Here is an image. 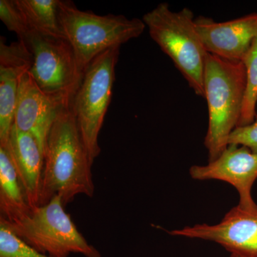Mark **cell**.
Returning <instances> with one entry per match:
<instances>
[{"mask_svg":"<svg viewBox=\"0 0 257 257\" xmlns=\"http://www.w3.org/2000/svg\"><path fill=\"white\" fill-rule=\"evenodd\" d=\"M175 236L214 241L241 257H257V207L243 209L239 205L226 213L220 222L214 225L196 224L172 230Z\"/></svg>","mask_w":257,"mask_h":257,"instance_id":"cell-8","label":"cell"},{"mask_svg":"<svg viewBox=\"0 0 257 257\" xmlns=\"http://www.w3.org/2000/svg\"><path fill=\"white\" fill-rule=\"evenodd\" d=\"M16 1L32 31L45 36L66 39L59 20L60 0Z\"/></svg>","mask_w":257,"mask_h":257,"instance_id":"cell-15","label":"cell"},{"mask_svg":"<svg viewBox=\"0 0 257 257\" xmlns=\"http://www.w3.org/2000/svg\"><path fill=\"white\" fill-rule=\"evenodd\" d=\"M198 181L219 180L231 184L239 194L238 205L243 209L257 207L251 189L257 179V152L247 147L229 145L215 160L206 165H194L189 170Z\"/></svg>","mask_w":257,"mask_h":257,"instance_id":"cell-9","label":"cell"},{"mask_svg":"<svg viewBox=\"0 0 257 257\" xmlns=\"http://www.w3.org/2000/svg\"><path fill=\"white\" fill-rule=\"evenodd\" d=\"M92 165L71 104L64 106L47 138L40 206L55 195L64 207L79 194L92 197Z\"/></svg>","mask_w":257,"mask_h":257,"instance_id":"cell-1","label":"cell"},{"mask_svg":"<svg viewBox=\"0 0 257 257\" xmlns=\"http://www.w3.org/2000/svg\"><path fill=\"white\" fill-rule=\"evenodd\" d=\"M231 257H241V256H237V255L231 254Z\"/></svg>","mask_w":257,"mask_h":257,"instance_id":"cell-20","label":"cell"},{"mask_svg":"<svg viewBox=\"0 0 257 257\" xmlns=\"http://www.w3.org/2000/svg\"><path fill=\"white\" fill-rule=\"evenodd\" d=\"M195 25L208 53L234 62H242L257 37V13L224 23L200 16Z\"/></svg>","mask_w":257,"mask_h":257,"instance_id":"cell-11","label":"cell"},{"mask_svg":"<svg viewBox=\"0 0 257 257\" xmlns=\"http://www.w3.org/2000/svg\"><path fill=\"white\" fill-rule=\"evenodd\" d=\"M0 257H52L37 251L8 227L0 217Z\"/></svg>","mask_w":257,"mask_h":257,"instance_id":"cell-17","label":"cell"},{"mask_svg":"<svg viewBox=\"0 0 257 257\" xmlns=\"http://www.w3.org/2000/svg\"><path fill=\"white\" fill-rule=\"evenodd\" d=\"M246 83V68L242 62L226 60L208 53L204 87L209 123L204 145L209 162L215 160L227 147L230 135L237 127Z\"/></svg>","mask_w":257,"mask_h":257,"instance_id":"cell-2","label":"cell"},{"mask_svg":"<svg viewBox=\"0 0 257 257\" xmlns=\"http://www.w3.org/2000/svg\"><path fill=\"white\" fill-rule=\"evenodd\" d=\"M25 44L32 55L30 72L39 87L48 95L72 104L81 80L69 42L32 31Z\"/></svg>","mask_w":257,"mask_h":257,"instance_id":"cell-7","label":"cell"},{"mask_svg":"<svg viewBox=\"0 0 257 257\" xmlns=\"http://www.w3.org/2000/svg\"><path fill=\"white\" fill-rule=\"evenodd\" d=\"M119 48L106 51L91 62L71 104L92 165L101 153L99 135L112 96Z\"/></svg>","mask_w":257,"mask_h":257,"instance_id":"cell-6","label":"cell"},{"mask_svg":"<svg viewBox=\"0 0 257 257\" xmlns=\"http://www.w3.org/2000/svg\"><path fill=\"white\" fill-rule=\"evenodd\" d=\"M0 19L9 31L16 34L19 41L27 42L32 30L16 0L0 1Z\"/></svg>","mask_w":257,"mask_h":257,"instance_id":"cell-18","label":"cell"},{"mask_svg":"<svg viewBox=\"0 0 257 257\" xmlns=\"http://www.w3.org/2000/svg\"><path fill=\"white\" fill-rule=\"evenodd\" d=\"M58 11L61 28L73 50L81 81L98 56L138 38L146 28L143 20L82 11L71 1L60 0Z\"/></svg>","mask_w":257,"mask_h":257,"instance_id":"cell-3","label":"cell"},{"mask_svg":"<svg viewBox=\"0 0 257 257\" xmlns=\"http://www.w3.org/2000/svg\"><path fill=\"white\" fill-rule=\"evenodd\" d=\"M229 145L244 146L253 152H257V114L251 124L235 128L230 135Z\"/></svg>","mask_w":257,"mask_h":257,"instance_id":"cell-19","label":"cell"},{"mask_svg":"<svg viewBox=\"0 0 257 257\" xmlns=\"http://www.w3.org/2000/svg\"><path fill=\"white\" fill-rule=\"evenodd\" d=\"M152 40L170 57L175 67L198 96L204 97V69L207 51L196 28L189 8L173 12L160 3L143 16Z\"/></svg>","mask_w":257,"mask_h":257,"instance_id":"cell-4","label":"cell"},{"mask_svg":"<svg viewBox=\"0 0 257 257\" xmlns=\"http://www.w3.org/2000/svg\"><path fill=\"white\" fill-rule=\"evenodd\" d=\"M69 104L44 92L29 71L19 87L13 124L35 137L45 155L51 128L60 111Z\"/></svg>","mask_w":257,"mask_h":257,"instance_id":"cell-10","label":"cell"},{"mask_svg":"<svg viewBox=\"0 0 257 257\" xmlns=\"http://www.w3.org/2000/svg\"><path fill=\"white\" fill-rule=\"evenodd\" d=\"M32 55L23 42L0 40V146L8 143L20 82L31 69Z\"/></svg>","mask_w":257,"mask_h":257,"instance_id":"cell-12","label":"cell"},{"mask_svg":"<svg viewBox=\"0 0 257 257\" xmlns=\"http://www.w3.org/2000/svg\"><path fill=\"white\" fill-rule=\"evenodd\" d=\"M3 147V146H2ZM6 147L32 210L40 207L45 155L35 137L11 128Z\"/></svg>","mask_w":257,"mask_h":257,"instance_id":"cell-13","label":"cell"},{"mask_svg":"<svg viewBox=\"0 0 257 257\" xmlns=\"http://www.w3.org/2000/svg\"><path fill=\"white\" fill-rule=\"evenodd\" d=\"M242 62L246 68V90L237 127L253 123L257 114V37Z\"/></svg>","mask_w":257,"mask_h":257,"instance_id":"cell-16","label":"cell"},{"mask_svg":"<svg viewBox=\"0 0 257 257\" xmlns=\"http://www.w3.org/2000/svg\"><path fill=\"white\" fill-rule=\"evenodd\" d=\"M64 207L60 197L55 195L22 220L9 222L0 217L20 239L45 254L68 257L71 253H80L85 257H101L79 232Z\"/></svg>","mask_w":257,"mask_h":257,"instance_id":"cell-5","label":"cell"},{"mask_svg":"<svg viewBox=\"0 0 257 257\" xmlns=\"http://www.w3.org/2000/svg\"><path fill=\"white\" fill-rule=\"evenodd\" d=\"M0 216L9 222L22 220L32 212L9 152L6 147L2 146H0Z\"/></svg>","mask_w":257,"mask_h":257,"instance_id":"cell-14","label":"cell"}]
</instances>
